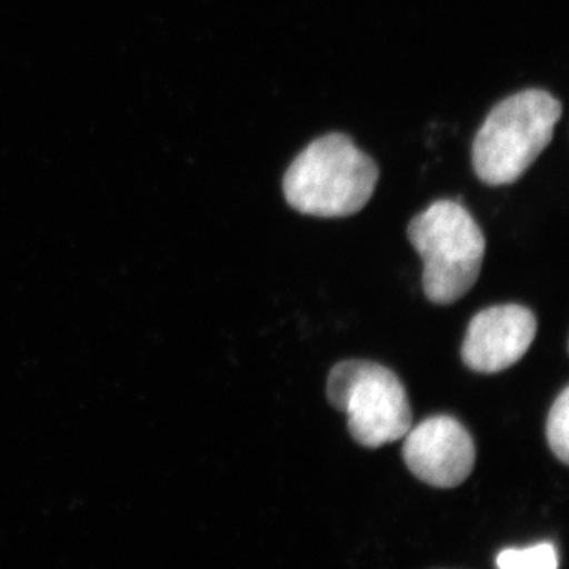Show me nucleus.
Here are the masks:
<instances>
[{"label":"nucleus","mask_w":569,"mask_h":569,"mask_svg":"<svg viewBox=\"0 0 569 569\" xmlns=\"http://www.w3.org/2000/svg\"><path fill=\"white\" fill-rule=\"evenodd\" d=\"M407 236L425 263L422 288L430 302L452 305L477 283L486 239L477 220L458 201L429 206L408 224Z\"/></svg>","instance_id":"nucleus-3"},{"label":"nucleus","mask_w":569,"mask_h":569,"mask_svg":"<svg viewBox=\"0 0 569 569\" xmlns=\"http://www.w3.org/2000/svg\"><path fill=\"white\" fill-rule=\"evenodd\" d=\"M402 455L415 477L441 489L458 488L477 462L473 438L458 419L447 415L411 426L403 437Z\"/></svg>","instance_id":"nucleus-5"},{"label":"nucleus","mask_w":569,"mask_h":569,"mask_svg":"<svg viewBox=\"0 0 569 569\" xmlns=\"http://www.w3.org/2000/svg\"><path fill=\"white\" fill-rule=\"evenodd\" d=\"M546 436H548L549 447L552 449L557 459H560L565 466L569 463V388L557 397L552 408H550L548 425H546Z\"/></svg>","instance_id":"nucleus-8"},{"label":"nucleus","mask_w":569,"mask_h":569,"mask_svg":"<svg viewBox=\"0 0 569 569\" xmlns=\"http://www.w3.org/2000/svg\"><path fill=\"white\" fill-rule=\"evenodd\" d=\"M328 399L347 415L351 437L366 448L402 440L413 426L402 381L377 362L350 359L332 367Z\"/></svg>","instance_id":"nucleus-4"},{"label":"nucleus","mask_w":569,"mask_h":569,"mask_svg":"<svg viewBox=\"0 0 569 569\" xmlns=\"http://www.w3.org/2000/svg\"><path fill=\"white\" fill-rule=\"evenodd\" d=\"M561 111L559 100L541 89L498 103L473 141L471 160L479 181L493 187L519 181L548 148Z\"/></svg>","instance_id":"nucleus-2"},{"label":"nucleus","mask_w":569,"mask_h":569,"mask_svg":"<svg viewBox=\"0 0 569 569\" xmlns=\"http://www.w3.org/2000/svg\"><path fill=\"white\" fill-rule=\"evenodd\" d=\"M377 182V163L347 134L329 133L296 157L284 173L283 194L295 211L340 219L365 209Z\"/></svg>","instance_id":"nucleus-1"},{"label":"nucleus","mask_w":569,"mask_h":569,"mask_svg":"<svg viewBox=\"0 0 569 569\" xmlns=\"http://www.w3.org/2000/svg\"><path fill=\"white\" fill-rule=\"evenodd\" d=\"M498 569H559V556L550 542L527 549H507L498 553Z\"/></svg>","instance_id":"nucleus-7"},{"label":"nucleus","mask_w":569,"mask_h":569,"mask_svg":"<svg viewBox=\"0 0 569 569\" xmlns=\"http://www.w3.org/2000/svg\"><path fill=\"white\" fill-rule=\"evenodd\" d=\"M537 331V317L527 307L507 305L481 310L468 325L463 365L478 373L503 372L529 351Z\"/></svg>","instance_id":"nucleus-6"}]
</instances>
